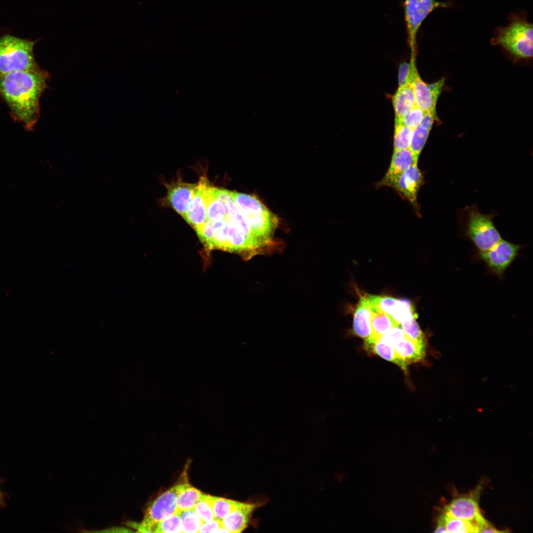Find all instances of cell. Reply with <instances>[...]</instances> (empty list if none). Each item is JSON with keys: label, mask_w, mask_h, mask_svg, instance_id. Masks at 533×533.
Returning a JSON list of instances; mask_svg holds the SVG:
<instances>
[{"label": "cell", "mask_w": 533, "mask_h": 533, "mask_svg": "<svg viewBox=\"0 0 533 533\" xmlns=\"http://www.w3.org/2000/svg\"><path fill=\"white\" fill-rule=\"evenodd\" d=\"M49 78V73L39 67L0 75V96L12 117L28 130H32L39 118V100Z\"/></svg>", "instance_id": "cell-1"}, {"label": "cell", "mask_w": 533, "mask_h": 533, "mask_svg": "<svg viewBox=\"0 0 533 533\" xmlns=\"http://www.w3.org/2000/svg\"><path fill=\"white\" fill-rule=\"evenodd\" d=\"M232 194L253 233L268 253L272 249L278 224L277 216L253 195L234 191Z\"/></svg>", "instance_id": "cell-2"}, {"label": "cell", "mask_w": 533, "mask_h": 533, "mask_svg": "<svg viewBox=\"0 0 533 533\" xmlns=\"http://www.w3.org/2000/svg\"><path fill=\"white\" fill-rule=\"evenodd\" d=\"M35 41L11 35L0 38V75L39 68L33 49Z\"/></svg>", "instance_id": "cell-3"}, {"label": "cell", "mask_w": 533, "mask_h": 533, "mask_svg": "<svg viewBox=\"0 0 533 533\" xmlns=\"http://www.w3.org/2000/svg\"><path fill=\"white\" fill-rule=\"evenodd\" d=\"M533 33L532 23L514 16L507 26L498 29L492 43L500 45L517 58H530L533 56Z\"/></svg>", "instance_id": "cell-4"}, {"label": "cell", "mask_w": 533, "mask_h": 533, "mask_svg": "<svg viewBox=\"0 0 533 533\" xmlns=\"http://www.w3.org/2000/svg\"><path fill=\"white\" fill-rule=\"evenodd\" d=\"M187 475L185 470L178 483L161 494L148 507L143 519L137 525L138 532L152 533L158 523L177 512V497L189 484Z\"/></svg>", "instance_id": "cell-5"}, {"label": "cell", "mask_w": 533, "mask_h": 533, "mask_svg": "<svg viewBox=\"0 0 533 533\" xmlns=\"http://www.w3.org/2000/svg\"><path fill=\"white\" fill-rule=\"evenodd\" d=\"M450 5V2L436 0H405V17L411 56H416V37L422 22L434 9L447 7Z\"/></svg>", "instance_id": "cell-6"}, {"label": "cell", "mask_w": 533, "mask_h": 533, "mask_svg": "<svg viewBox=\"0 0 533 533\" xmlns=\"http://www.w3.org/2000/svg\"><path fill=\"white\" fill-rule=\"evenodd\" d=\"M468 234L480 252L490 249L502 239L490 217L476 211L470 215Z\"/></svg>", "instance_id": "cell-7"}, {"label": "cell", "mask_w": 533, "mask_h": 533, "mask_svg": "<svg viewBox=\"0 0 533 533\" xmlns=\"http://www.w3.org/2000/svg\"><path fill=\"white\" fill-rule=\"evenodd\" d=\"M520 247L501 239L490 249L480 252V256L495 273L501 276L517 256Z\"/></svg>", "instance_id": "cell-8"}, {"label": "cell", "mask_w": 533, "mask_h": 533, "mask_svg": "<svg viewBox=\"0 0 533 533\" xmlns=\"http://www.w3.org/2000/svg\"><path fill=\"white\" fill-rule=\"evenodd\" d=\"M481 485L471 493L453 499L446 507L444 512L453 517L478 522L483 518L478 504Z\"/></svg>", "instance_id": "cell-9"}, {"label": "cell", "mask_w": 533, "mask_h": 533, "mask_svg": "<svg viewBox=\"0 0 533 533\" xmlns=\"http://www.w3.org/2000/svg\"><path fill=\"white\" fill-rule=\"evenodd\" d=\"M373 312H381L391 316L400 325L414 313L411 302L406 299L367 295Z\"/></svg>", "instance_id": "cell-10"}, {"label": "cell", "mask_w": 533, "mask_h": 533, "mask_svg": "<svg viewBox=\"0 0 533 533\" xmlns=\"http://www.w3.org/2000/svg\"><path fill=\"white\" fill-rule=\"evenodd\" d=\"M445 79L427 84L420 78L418 74L415 78L413 87L416 105L424 112H436V106L441 94Z\"/></svg>", "instance_id": "cell-11"}, {"label": "cell", "mask_w": 533, "mask_h": 533, "mask_svg": "<svg viewBox=\"0 0 533 533\" xmlns=\"http://www.w3.org/2000/svg\"><path fill=\"white\" fill-rule=\"evenodd\" d=\"M208 183L205 176L200 178L187 209L185 220L194 229L201 226L208 220L205 189Z\"/></svg>", "instance_id": "cell-12"}, {"label": "cell", "mask_w": 533, "mask_h": 533, "mask_svg": "<svg viewBox=\"0 0 533 533\" xmlns=\"http://www.w3.org/2000/svg\"><path fill=\"white\" fill-rule=\"evenodd\" d=\"M422 182V174L418 167V162H416L396 178L391 187L395 188L413 205H416L418 192Z\"/></svg>", "instance_id": "cell-13"}, {"label": "cell", "mask_w": 533, "mask_h": 533, "mask_svg": "<svg viewBox=\"0 0 533 533\" xmlns=\"http://www.w3.org/2000/svg\"><path fill=\"white\" fill-rule=\"evenodd\" d=\"M196 190V184L181 182L167 186V200L172 208L185 219L189 203Z\"/></svg>", "instance_id": "cell-14"}, {"label": "cell", "mask_w": 533, "mask_h": 533, "mask_svg": "<svg viewBox=\"0 0 533 533\" xmlns=\"http://www.w3.org/2000/svg\"><path fill=\"white\" fill-rule=\"evenodd\" d=\"M259 505L256 503L241 502L221 520L222 525L229 533L243 532L248 526L253 513Z\"/></svg>", "instance_id": "cell-15"}, {"label": "cell", "mask_w": 533, "mask_h": 533, "mask_svg": "<svg viewBox=\"0 0 533 533\" xmlns=\"http://www.w3.org/2000/svg\"><path fill=\"white\" fill-rule=\"evenodd\" d=\"M418 161L409 149L394 150L389 167L379 186L391 187L399 176Z\"/></svg>", "instance_id": "cell-16"}, {"label": "cell", "mask_w": 533, "mask_h": 533, "mask_svg": "<svg viewBox=\"0 0 533 533\" xmlns=\"http://www.w3.org/2000/svg\"><path fill=\"white\" fill-rule=\"evenodd\" d=\"M373 312L367 295L361 297L354 315L353 330L356 335L363 338L369 337Z\"/></svg>", "instance_id": "cell-17"}, {"label": "cell", "mask_w": 533, "mask_h": 533, "mask_svg": "<svg viewBox=\"0 0 533 533\" xmlns=\"http://www.w3.org/2000/svg\"><path fill=\"white\" fill-rule=\"evenodd\" d=\"M394 347L397 354L408 364L420 362L425 356V344L416 342L406 336L395 343Z\"/></svg>", "instance_id": "cell-18"}, {"label": "cell", "mask_w": 533, "mask_h": 533, "mask_svg": "<svg viewBox=\"0 0 533 533\" xmlns=\"http://www.w3.org/2000/svg\"><path fill=\"white\" fill-rule=\"evenodd\" d=\"M395 119H399L406 115L416 105L412 85L399 86L392 98Z\"/></svg>", "instance_id": "cell-19"}, {"label": "cell", "mask_w": 533, "mask_h": 533, "mask_svg": "<svg viewBox=\"0 0 533 533\" xmlns=\"http://www.w3.org/2000/svg\"><path fill=\"white\" fill-rule=\"evenodd\" d=\"M365 346L368 351L396 364L405 372H407L408 364L397 354L394 345L381 340L373 341L367 338L365 342Z\"/></svg>", "instance_id": "cell-20"}, {"label": "cell", "mask_w": 533, "mask_h": 533, "mask_svg": "<svg viewBox=\"0 0 533 533\" xmlns=\"http://www.w3.org/2000/svg\"><path fill=\"white\" fill-rule=\"evenodd\" d=\"M398 325L389 315L381 312H373L370 320V340H379L389 330Z\"/></svg>", "instance_id": "cell-21"}, {"label": "cell", "mask_w": 533, "mask_h": 533, "mask_svg": "<svg viewBox=\"0 0 533 533\" xmlns=\"http://www.w3.org/2000/svg\"><path fill=\"white\" fill-rule=\"evenodd\" d=\"M205 197L207 205V219L213 222L221 221L226 217L227 212L224 204L216 197L214 187L209 183L205 189Z\"/></svg>", "instance_id": "cell-22"}, {"label": "cell", "mask_w": 533, "mask_h": 533, "mask_svg": "<svg viewBox=\"0 0 533 533\" xmlns=\"http://www.w3.org/2000/svg\"><path fill=\"white\" fill-rule=\"evenodd\" d=\"M204 495L199 490L189 484L178 495L177 500V511L193 509Z\"/></svg>", "instance_id": "cell-23"}, {"label": "cell", "mask_w": 533, "mask_h": 533, "mask_svg": "<svg viewBox=\"0 0 533 533\" xmlns=\"http://www.w3.org/2000/svg\"><path fill=\"white\" fill-rule=\"evenodd\" d=\"M441 515L447 533H478V525L475 521L457 518L448 515L445 512Z\"/></svg>", "instance_id": "cell-24"}, {"label": "cell", "mask_w": 533, "mask_h": 533, "mask_svg": "<svg viewBox=\"0 0 533 533\" xmlns=\"http://www.w3.org/2000/svg\"><path fill=\"white\" fill-rule=\"evenodd\" d=\"M215 519L222 520L227 514L237 507L241 502L208 495Z\"/></svg>", "instance_id": "cell-25"}, {"label": "cell", "mask_w": 533, "mask_h": 533, "mask_svg": "<svg viewBox=\"0 0 533 533\" xmlns=\"http://www.w3.org/2000/svg\"><path fill=\"white\" fill-rule=\"evenodd\" d=\"M430 130L431 129L420 125L413 129L409 149L417 161L426 143Z\"/></svg>", "instance_id": "cell-26"}, {"label": "cell", "mask_w": 533, "mask_h": 533, "mask_svg": "<svg viewBox=\"0 0 533 533\" xmlns=\"http://www.w3.org/2000/svg\"><path fill=\"white\" fill-rule=\"evenodd\" d=\"M226 217L219 221L213 222L209 220L195 230L201 242L207 247L212 238L226 222Z\"/></svg>", "instance_id": "cell-27"}, {"label": "cell", "mask_w": 533, "mask_h": 533, "mask_svg": "<svg viewBox=\"0 0 533 533\" xmlns=\"http://www.w3.org/2000/svg\"><path fill=\"white\" fill-rule=\"evenodd\" d=\"M413 130L402 123L395 122L394 150L409 149Z\"/></svg>", "instance_id": "cell-28"}, {"label": "cell", "mask_w": 533, "mask_h": 533, "mask_svg": "<svg viewBox=\"0 0 533 533\" xmlns=\"http://www.w3.org/2000/svg\"><path fill=\"white\" fill-rule=\"evenodd\" d=\"M180 512L177 511L158 523L152 533H182Z\"/></svg>", "instance_id": "cell-29"}, {"label": "cell", "mask_w": 533, "mask_h": 533, "mask_svg": "<svg viewBox=\"0 0 533 533\" xmlns=\"http://www.w3.org/2000/svg\"><path fill=\"white\" fill-rule=\"evenodd\" d=\"M182 533H198L203 522L193 509L180 512Z\"/></svg>", "instance_id": "cell-30"}, {"label": "cell", "mask_w": 533, "mask_h": 533, "mask_svg": "<svg viewBox=\"0 0 533 533\" xmlns=\"http://www.w3.org/2000/svg\"><path fill=\"white\" fill-rule=\"evenodd\" d=\"M418 74L416 66V58L411 57L410 63H401L399 68V86L412 85Z\"/></svg>", "instance_id": "cell-31"}, {"label": "cell", "mask_w": 533, "mask_h": 533, "mask_svg": "<svg viewBox=\"0 0 533 533\" xmlns=\"http://www.w3.org/2000/svg\"><path fill=\"white\" fill-rule=\"evenodd\" d=\"M400 324L406 336L419 343L425 344L423 333L416 321V318L405 320Z\"/></svg>", "instance_id": "cell-32"}, {"label": "cell", "mask_w": 533, "mask_h": 533, "mask_svg": "<svg viewBox=\"0 0 533 533\" xmlns=\"http://www.w3.org/2000/svg\"><path fill=\"white\" fill-rule=\"evenodd\" d=\"M424 114V112L416 105L404 116L399 119H395V122H399L414 129L420 124Z\"/></svg>", "instance_id": "cell-33"}, {"label": "cell", "mask_w": 533, "mask_h": 533, "mask_svg": "<svg viewBox=\"0 0 533 533\" xmlns=\"http://www.w3.org/2000/svg\"><path fill=\"white\" fill-rule=\"evenodd\" d=\"M193 509L203 522L215 518L208 495L204 494L202 499L197 503Z\"/></svg>", "instance_id": "cell-34"}, {"label": "cell", "mask_w": 533, "mask_h": 533, "mask_svg": "<svg viewBox=\"0 0 533 533\" xmlns=\"http://www.w3.org/2000/svg\"><path fill=\"white\" fill-rule=\"evenodd\" d=\"M405 336L406 335L402 328L399 325L389 330L380 340L383 342L394 345Z\"/></svg>", "instance_id": "cell-35"}, {"label": "cell", "mask_w": 533, "mask_h": 533, "mask_svg": "<svg viewBox=\"0 0 533 533\" xmlns=\"http://www.w3.org/2000/svg\"><path fill=\"white\" fill-rule=\"evenodd\" d=\"M221 520L214 518L210 521L204 522L198 533H219L223 528Z\"/></svg>", "instance_id": "cell-36"}, {"label": "cell", "mask_w": 533, "mask_h": 533, "mask_svg": "<svg viewBox=\"0 0 533 533\" xmlns=\"http://www.w3.org/2000/svg\"><path fill=\"white\" fill-rule=\"evenodd\" d=\"M478 533H498V531L484 517L477 523Z\"/></svg>", "instance_id": "cell-37"}, {"label": "cell", "mask_w": 533, "mask_h": 533, "mask_svg": "<svg viewBox=\"0 0 533 533\" xmlns=\"http://www.w3.org/2000/svg\"><path fill=\"white\" fill-rule=\"evenodd\" d=\"M435 116L436 112H424L422 120L420 125L429 129H431L435 119Z\"/></svg>", "instance_id": "cell-38"}, {"label": "cell", "mask_w": 533, "mask_h": 533, "mask_svg": "<svg viewBox=\"0 0 533 533\" xmlns=\"http://www.w3.org/2000/svg\"><path fill=\"white\" fill-rule=\"evenodd\" d=\"M435 533H447L443 518L441 515L438 518Z\"/></svg>", "instance_id": "cell-39"}, {"label": "cell", "mask_w": 533, "mask_h": 533, "mask_svg": "<svg viewBox=\"0 0 533 533\" xmlns=\"http://www.w3.org/2000/svg\"><path fill=\"white\" fill-rule=\"evenodd\" d=\"M3 505H4L3 496V494H2V493L1 492L0 490V505L3 506Z\"/></svg>", "instance_id": "cell-40"}]
</instances>
